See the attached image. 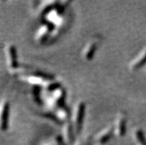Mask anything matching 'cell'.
<instances>
[{"label":"cell","mask_w":146,"mask_h":145,"mask_svg":"<svg viewBox=\"0 0 146 145\" xmlns=\"http://www.w3.org/2000/svg\"><path fill=\"white\" fill-rule=\"evenodd\" d=\"M85 114V105L83 101H79L74 106L71 116V124L76 134H80L83 126Z\"/></svg>","instance_id":"obj_1"},{"label":"cell","mask_w":146,"mask_h":145,"mask_svg":"<svg viewBox=\"0 0 146 145\" xmlns=\"http://www.w3.org/2000/svg\"><path fill=\"white\" fill-rule=\"evenodd\" d=\"M127 119L125 114L120 113L117 115L113 124V133L118 137H122L125 134Z\"/></svg>","instance_id":"obj_2"},{"label":"cell","mask_w":146,"mask_h":145,"mask_svg":"<svg viewBox=\"0 0 146 145\" xmlns=\"http://www.w3.org/2000/svg\"><path fill=\"white\" fill-rule=\"evenodd\" d=\"M10 105L5 99L0 102V130H5L7 127L9 117Z\"/></svg>","instance_id":"obj_3"},{"label":"cell","mask_w":146,"mask_h":145,"mask_svg":"<svg viewBox=\"0 0 146 145\" xmlns=\"http://www.w3.org/2000/svg\"><path fill=\"white\" fill-rule=\"evenodd\" d=\"M98 44L99 40L97 39H93V40L89 41L88 42L85 44V46L84 47L82 52V56L85 60H92L97 51Z\"/></svg>","instance_id":"obj_4"},{"label":"cell","mask_w":146,"mask_h":145,"mask_svg":"<svg viewBox=\"0 0 146 145\" xmlns=\"http://www.w3.org/2000/svg\"><path fill=\"white\" fill-rule=\"evenodd\" d=\"M65 99V93L64 90L61 88H57L54 90L51 94V96L48 99V104L49 105L54 107H62V105H63Z\"/></svg>","instance_id":"obj_5"},{"label":"cell","mask_w":146,"mask_h":145,"mask_svg":"<svg viewBox=\"0 0 146 145\" xmlns=\"http://www.w3.org/2000/svg\"><path fill=\"white\" fill-rule=\"evenodd\" d=\"M6 57H7V64L11 70H15L18 67L17 49L12 44H8L6 47Z\"/></svg>","instance_id":"obj_6"},{"label":"cell","mask_w":146,"mask_h":145,"mask_svg":"<svg viewBox=\"0 0 146 145\" xmlns=\"http://www.w3.org/2000/svg\"><path fill=\"white\" fill-rule=\"evenodd\" d=\"M62 8H60L59 6H56L55 8L50 11L48 14L45 16L46 19L48 22V24L51 25H58L62 22Z\"/></svg>","instance_id":"obj_7"},{"label":"cell","mask_w":146,"mask_h":145,"mask_svg":"<svg viewBox=\"0 0 146 145\" xmlns=\"http://www.w3.org/2000/svg\"><path fill=\"white\" fill-rule=\"evenodd\" d=\"M52 30V25L50 24H44L40 26L35 34V39L39 43L44 42L48 39Z\"/></svg>","instance_id":"obj_8"},{"label":"cell","mask_w":146,"mask_h":145,"mask_svg":"<svg viewBox=\"0 0 146 145\" xmlns=\"http://www.w3.org/2000/svg\"><path fill=\"white\" fill-rule=\"evenodd\" d=\"M146 64V48L143 49L137 56L130 62L129 68L131 70H137L143 68Z\"/></svg>","instance_id":"obj_9"},{"label":"cell","mask_w":146,"mask_h":145,"mask_svg":"<svg viewBox=\"0 0 146 145\" xmlns=\"http://www.w3.org/2000/svg\"><path fill=\"white\" fill-rule=\"evenodd\" d=\"M58 2L56 1H44L37 7L36 13L39 17H45L50 11L55 8Z\"/></svg>","instance_id":"obj_10"},{"label":"cell","mask_w":146,"mask_h":145,"mask_svg":"<svg viewBox=\"0 0 146 145\" xmlns=\"http://www.w3.org/2000/svg\"><path fill=\"white\" fill-rule=\"evenodd\" d=\"M113 133V126H108V127H106L105 129L102 130L99 132L98 134L96 136V143L98 144H104L108 142V140L111 138L112 136V134Z\"/></svg>","instance_id":"obj_11"},{"label":"cell","mask_w":146,"mask_h":145,"mask_svg":"<svg viewBox=\"0 0 146 145\" xmlns=\"http://www.w3.org/2000/svg\"><path fill=\"white\" fill-rule=\"evenodd\" d=\"M75 134L76 133L71 122H66L62 128V136L64 140L67 143H71Z\"/></svg>","instance_id":"obj_12"},{"label":"cell","mask_w":146,"mask_h":145,"mask_svg":"<svg viewBox=\"0 0 146 145\" xmlns=\"http://www.w3.org/2000/svg\"><path fill=\"white\" fill-rule=\"evenodd\" d=\"M57 116L59 118V119L60 120H65L66 118H68V113L67 111L63 108V107H60L59 110H57Z\"/></svg>","instance_id":"obj_13"}]
</instances>
